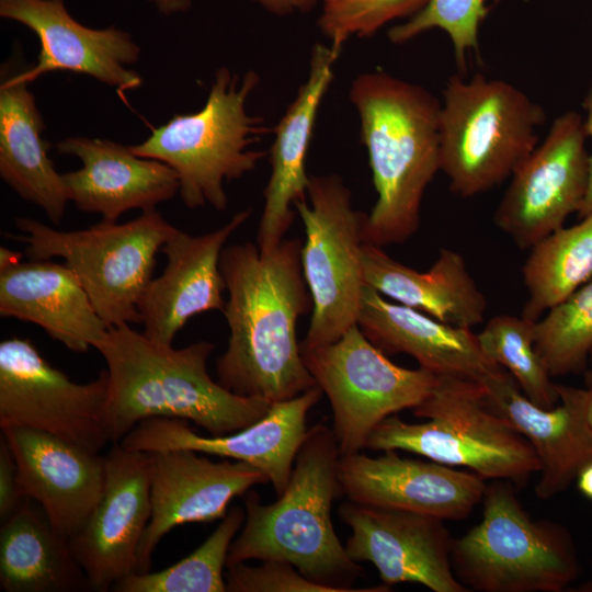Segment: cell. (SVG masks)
I'll list each match as a JSON object with an SVG mask.
<instances>
[{"instance_id": "obj_1", "label": "cell", "mask_w": 592, "mask_h": 592, "mask_svg": "<svg viewBox=\"0 0 592 592\" xmlns=\"http://www.w3.org/2000/svg\"><path fill=\"white\" fill-rule=\"evenodd\" d=\"M301 246L299 239H283L266 253L252 242L223 250L229 339L216 371L219 384L238 396L272 405L317 386L296 331L299 317L312 311Z\"/></svg>"}, {"instance_id": "obj_2", "label": "cell", "mask_w": 592, "mask_h": 592, "mask_svg": "<svg viewBox=\"0 0 592 592\" xmlns=\"http://www.w3.org/2000/svg\"><path fill=\"white\" fill-rule=\"evenodd\" d=\"M94 349L107 366L106 414L113 444L150 418L192 421L220 436L255 423L270 410L267 401L238 396L210 377V342L174 349L122 325L110 328Z\"/></svg>"}, {"instance_id": "obj_3", "label": "cell", "mask_w": 592, "mask_h": 592, "mask_svg": "<svg viewBox=\"0 0 592 592\" xmlns=\"http://www.w3.org/2000/svg\"><path fill=\"white\" fill-rule=\"evenodd\" d=\"M349 96L377 193L364 218V242L403 243L417 232L424 192L441 171V102L424 87L383 70L358 75Z\"/></svg>"}, {"instance_id": "obj_4", "label": "cell", "mask_w": 592, "mask_h": 592, "mask_svg": "<svg viewBox=\"0 0 592 592\" xmlns=\"http://www.w3.org/2000/svg\"><path fill=\"white\" fill-rule=\"evenodd\" d=\"M339 457L332 429L322 423L308 429L288 483L276 501L263 504L250 490L243 496L246 517L230 545L227 566L280 560L335 592L388 591L386 585L352 588L363 568L348 555L331 517L333 500L340 493Z\"/></svg>"}, {"instance_id": "obj_5", "label": "cell", "mask_w": 592, "mask_h": 592, "mask_svg": "<svg viewBox=\"0 0 592 592\" xmlns=\"http://www.w3.org/2000/svg\"><path fill=\"white\" fill-rule=\"evenodd\" d=\"M259 82L260 76L252 69L240 76L220 67L201 110L173 115L151 128L144 141L130 146L137 156L159 160L174 170L179 194L187 208L209 205L225 210L228 197L224 183L252 172L265 156L251 146L267 129L261 117L247 110Z\"/></svg>"}, {"instance_id": "obj_6", "label": "cell", "mask_w": 592, "mask_h": 592, "mask_svg": "<svg viewBox=\"0 0 592 592\" xmlns=\"http://www.w3.org/2000/svg\"><path fill=\"white\" fill-rule=\"evenodd\" d=\"M486 386L478 382L436 376L425 399L412 409L424 422L409 423L397 413L378 423L365 448L397 449L451 467H466L485 480L524 483L539 471L530 442L488 408Z\"/></svg>"}, {"instance_id": "obj_7", "label": "cell", "mask_w": 592, "mask_h": 592, "mask_svg": "<svg viewBox=\"0 0 592 592\" xmlns=\"http://www.w3.org/2000/svg\"><path fill=\"white\" fill-rule=\"evenodd\" d=\"M479 523L454 539L452 568L468 591L562 592L581 573L570 531L550 520H533L515 485L496 479L482 499Z\"/></svg>"}, {"instance_id": "obj_8", "label": "cell", "mask_w": 592, "mask_h": 592, "mask_svg": "<svg viewBox=\"0 0 592 592\" xmlns=\"http://www.w3.org/2000/svg\"><path fill=\"white\" fill-rule=\"evenodd\" d=\"M544 109L500 79L454 75L440 112V170L453 193L468 198L511 177L536 148Z\"/></svg>"}, {"instance_id": "obj_9", "label": "cell", "mask_w": 592, "mask_h": 592, "mask_svg": "<svg viewBox=\"0 0 592 592\" xmlns=\"http://www.w3.org/2000/svg\"><path fill=\"white\" fill-rule=\"evenodd\" d=\"M15 226L21 234L5 236L25 243L27 259H62L109 328L140 323L138 303L174 228L156 209L123 224L101 220L72 231L29 217H16Z\"/></svg>"}, {"instance_id": "obj_10", "label": "cell", "mask_w": 592, "mask_h": 592, "mask_svg": "<svg viewBox=\"0 0 592 592\" xmlns=\"http://www.w3.org/2000/svg\"><path fill=\"white\" fill-rule=\"evenodd\" d=\"M306 200L295 204L304 224V278L312 298L310 325L301 349L332 343L357 325L363 277L365 214L338 174L310 175Z\"/></svg>"}, {"instance_id": "obj_11", "label": "cell", "mask_w": 592, "mask_h": 592, "mask_svg": "<svg viewBox=\"0 0 592 592\" xmlns=\"http://www.w3.org/2000/svg\"><path fill=\"white\" fill-rule=\"evenodd\" d=\"M301 349V348H300ZM306 367L327 395L340 456L358 453L384 419L421 403L436 375L392 363L357 325L337 341L301 349Z\"/></svg>"}, {"instance_id": "obj_12", "label": "cell", "mask_w": 592, "mask_h": 592, "mask_svg": "<svg viewBox=\"0 0 592 592\" xmlns=\"http://www.w3.org/2000/svg\"><path fill=\"white\" fill-rule=\"evenodd\" d=\"M107 372L84 384L50 365L29 339L0 343V426L45 432L91 452L112 443Z\"/></svg>"}, {"instance_id": "obj_13", "label": "cell", "mask_w": 592, "mask_h": 592, "mask_svg": "<svg viewBox=\"0 0 592 592\" xmlns=\"http://www.w3.org/2000/svg\"><path fill=\"white\" fill-rule=\"evenodd\" d=\"M587 137L582 115L567 111L513 171L493 220L520 249H531L580 212L589 184Z\"/></svg>"}, {"instance_id": "obj_14", "label": "cell", "mask_w": 592, "mask_h": 592, "mask_svg": "<svg viewBox=\"0 0 592 592\" xmlns=\"http://www.w3.org/2000/svg\"><path fill=\"white\" fill-rule=\"evenodd\" d=\"M105 458L103 493L81 530L73 554L95 591L136 573L138 547L151 516L152 453L114 443Z\"/></svg>"}, {"instance_id": "obj_15", "label": "cell", "mask_w": 592, "mask_h": 592, "mask_svg": "<svg viewBox=\"0 0 592 592\" xmlns=\"http://www.w3.org/2000/svg\"><path fill=\"white\" fill-rule=\"evenodd\" d=\"M350 526L345 550L375 566L386 585L419 583L433 592H469L452 568L454 538L443 519L352 501L338 511Z\"/></svg>"}, {"instance_id": "obj_16", "label": "cell", "mask_w": 592, "mask_h": 592, "mask_svg": "<svg viewBox=\"0 0 592 592\" xmlns=\"http://www.w3.org/2000/svg\"><path fill=\"white\" fill-rule=\"evenodd\" d=\"M322 394L315 386L294 398L272 403L261 420L220 436H202L184 420L150 418L138 423L119 444L139 452L184 448L243 462L263 471L280 496L306 437L307 414Z\"/></svg>"}, {"instance_id": "obj_17", "label": "cell", "mask_w": 592, "mask_h": 592, "mask_svg": "<svg viewBox=\"0 0 592 592\" xmlns=\"http://www.w3.org/2000/svg\"><path fill=\"white\" fill-rule=\"evenodd\" d=\"M340 493L371 506L430 514L443 520H465L482 502L486 480L430 460L401 457L397 449L371 457L354 453L339 457Z\"/></svg>"}, {"instance_id": "obj_18", "label": "cell", "mask_w": 592, "mask_h": 592, "mask_svg": "<svg viewBox=\"0 0 592 592\" xmlns=\"http://www.w3.org/2000/svg\"><path fill=\"white\" fill-rule=\"evenodd\" d=\"M206 456L184 448L152 453L151 516L138 547L136 573L149 571L151 556L168 532L185 523L221 520L234 498L269 482L263 471L247 463Z\"/></svg>"}, {"instance_id": "obj_19", "label": "cell", "mask_w": 592, "mask_h": 592, "mask_svg": "<svg viewBox=\"0 0 592 592\" xmlns=\"http://www.w3.org/2000/svg\"><path fill=\"white\" fill-rule=\"evenodd\" d=\"M0 16L25 25L38 37L37 60L26 68L30 82L47 72L71 71L113 87L121 95L143 82L132 68L141 52L132 35L115 26L81 24L64 0H0Z\"/></svg>"}, {"instance_id": "obj_20", "label": "cell", "mask_w": 592, "mask_h": 592, "mask_svg": "<svg viewBox=\"0 0 592 592\" xmlns=\"http://www.w3.org/2000/svg\"><path fill=\"white\" fill-rule=\"evenodd\" d=\"M251 213L250 208L240 210L220 228L198 236L177 227L172 229L161 248L167 265L158 277L151 278L138 303L143 333L147 338L172 345L191 318L209 310H224L226 283L220 257L229 237Z\"/></svg>"}, {"instance_id": "obj_21", "label": "cell", "mask_w": 592, "mask_h": 592, "mask_svg": "<svg viewBox=\"0 0 592 592\" xmlns=\"http://www.w3.org/2000/svg\"><path fill=\"white\" fill-rule=\"evenodd\" d=\"M483 385L488 408L520 432L537 455L540 468L535 496L549 500L566 491L592 463L590 390L556 384L558 403L543 409L525 397L509 373Z\"/></svg>"}, {"instance_id": "obj_22", "label": "cell", "mask_w": 592, "mask_h": 592, "mask_svg": "<svg viewBox=\"0 0 592 592\" xmlns=\"http://www.w3.org/2000/svg\"><path fill=\"white\" fill-rule=\"evenodd\" d=\"M2 434L23 496L39 504L57 532L72 538L103 493L105 458L41 431L7 428Z\"/></svg>"}, {"instance_id": "obj_23", "label": "cell", "mask_w": 592, "mask_h": 592, "mask_svg": "<svg viewBox=\"0 0 592 592\" xmlns=\"http://www.w3.org/2000/svg\"><path fill=\"white\" fill-rule=\"evenodd\" d=\"M60 155L73 156L81 168L61 173L69 202L86 213L116 223L126 212L156 209L179 193V179L168 164L139 157L130 146L86 136L56 144Z\"/></svg>"}, {"instance_id": "obj_24", "label": "cell", "mask_w": 592, "mask_h": 592, "mask_svg": "<svg viewBox=\"0 0 592 592\" xmlns=\"http://www.w3.org/2000/svg\"><path fill=\"white\" fill-rule=\"evenodd\" d=\"M342 47L317 43L311 48L306 81L275 126L270 149L271 175L263 191L264 206L257 246L262 253L274 250L291 228L293 206L307 198L310 175L306 158L319 106L332 83L334 64Z\"/></svg>"}, {"instance_id": "obj_25", "label": "cell", "mask_w": 592, "mask_h": 592, "mask_svg": "<svg viewBox=\"0 0 592 592\" xmlns=\"http://www.w3.org/2000/svg\"><path fill=\"white\" fill-rule=\"evenodd\" d=\"M0 315L41 327L72 352H86L110 329L65 263L22 261L0 249Z\"/></svg>"}, {"instance_id": "obj_26", "label": "cell", "mask_w": 592, "mask_h": 592, "mask_svg": "<svg viewBox=\"0 0 592 592\" xmlns=\"http://www.w3.org/2000/svg\"><path fill=\"white\" fill-rule=\"evenodd\" d=\"M357 326L385 354H408L436 376L485 384L508 373L483 352L471 329L389 301L367 285L362 293Z\"/></svg>"}, {"instance_id": "obj_27", "label": "cell", "mask_w": 592, "mask_h": 592, "mask_svg": "<svg viewBox=\"0 0 592 592\" xmlns=\"http://www.w3.org/2000/svg\"><path fill=\"white\" fill-rule=\"evenodd\" d=\"M26 68L13 69L9 64L1 68L0 177L21 198L59 225L69 200L42 135L45 124L29 89Z\"/></svg>"}, {"instance_id": "obj_28", "label": "cell", "mask_w": 592, "mask_h": 592, "mask_svg": "<svg viewBox=\"0 0 592 592\" xmlns=\"http://www.w3.org/2000/svg\"><path fill=\"white\" fill-rule=\"evenodd\" d=\"M364 284L396 303L445 323L473 329L485 320L487 300L456 251L442 248L433 265L419 272L364 242Z\"/></svg>"}, {"instance_id": "obj_29", "label": "cell", "mask_w": 592, "mask_h": 592, "mask_svg": "<svg viewBox=\"0 0 592 592\" xmlns=\"http://www.w3.org/2000/svg\"><path fill=\"white\" fill-rule=\"evenodd\" d=\"M26 498L0 530V588L5 592H66L88 585L70 539Z\"/></svg>"}, {"instance_id": "obj_30", "label": "cell", "mask_w": 592, "mask_h": 592, "mask_svg": "<svg viewBox=\"0 0 592 592\" xmlns=\"http://www.w3.org/2000/svg\"><path fill=\"white\" fill-rule=\"evenodd\" d=\"M522 274L528 298L521 316L536 322L592 280V215L537 241Z\"/></svg>"}, {"instance_id": "obj_31", "label": "cell", "mask_w": 592, "mask_h": 592, "mask_svg": "<svg viewBox=\"0 0 592 592\" xmlns=\"http://www.w3.org/2000/svg\"><path fill=\"white\" fill-rule=\"evenodd\" d=\"M246 512L231 508L208 538L185 558L157 572L133 573L116 582V592H227L224 569Z\"/></svg>"}, {"instance_id": "obj_32", "label": "cell", "mask_w": 592, "mask_h": 592, "mask_svg": "<svg viewBox=\"0 0 592 592\" xmlns=\"http://www.w3.org/2000/svg\"><path fill=\"white\" fill-rule=\"evenodd\" d=\"M483 352L503 367L521 391L543 409L554 408L559 396L535 346V322L522 316L497 315L477 333Z\"/></svg>"}, {"instance_id": "obj_33", "label": "cell", "mask_w": 592, "mask_h": 592, "mask_svg": "<svg viewBox=\"0 0 592 592\" xmlns=\"http://www.w3.org/2000/svg\"><path fill=\"white\" fill-rule=\"evenodd\" d=\"M535 346L553 378L585 371L592 349V280L535 322Z\"/></svg>"}, {"instance_id": "obj_34", "label": "cell", "mask_w": 592, "mask_h": 592, "mask_svg": "<svg viewBox=\"0 0 592 592\" xmlns=\"http://www.w3.org/2000/svg\"><path fill=\"white\" fill-rule=\"evenodd\" d=\"M488 14L485 0H428L424 7L406 22L388 31L394 44H405L432 29L448 34L458 67L465 68L466 55L478 49L480 23Z\"/></svg>"}, {"instance_id": "obj_35", "label": "cell", "mask_w": 592, "mask_h": 592, "mask_svg": "<svg viewBox=\"0 0 592 592\" xmlns=\"http://www.w3.org/2000/svg\"><path fill=\"white\" fill-rule=\"evenodd\" d=\"M428 0H322L320 32L338 47L352 36L368 37L387 23L410 18Z\"/></svg>"}, {"instance_id": "obj_36", "label": "cell", "mask_w": 592, "mask_h": 592, "mask_svg": "<svg viewBox=\"0 0 592 592\" xmlns=\"http://www.w3.org/2000/svg\"><path fill=\"white\" fill-rule=\"evenodd\" d=\"M225 580L229 592H335L280 560H264L259 566L246 562L227 566Z\"/></svg>"}, {"instance_id": "obj_37", "label": "cell", "mask_w": 592, "mask_h": 592, "mask_svg": "<svg viewBox=\"0 0 592 592\" xmlns=\"http://www.w3.org/2000/svg\"><path fill=\"white\" fill-rule=\"evenodd\" d=\"M19 480L18 467L9 443L2 435L0 441V520L3 523L25 501Z\"/></svg>"}, {"instance_id": "obj_38", "label": "cell", "mask_w": 592, "mask_h": 592, "mask_svg": "<svg viewBox=\"0 0 592 592\" xmlns=\"http://www.w3.org/2000/svg\"><path fill=\"white\" fill-rule=\"evenodd\" d=\"M261 5L267 12L286 16L296 13H307L322 0H248Z\"/></svg>"}, {"instance_id": "obj_39", "label": "cell", "mask_w": 592, "mask_h": 592, "mask_svg": "<svg viewBox=\"0 0 592 592\" xmlns=\"http://www.w3.org/2000/svg\"><path fill=\"white\" fill-rule=\"evenodd\" d=\"M582 106L585 111V117L583 118L584 122V129L587 133V136L592 138V81L590 83V87L584 95ZM580 218H583L585 216L592 215V153H590L589 158V184H588V191L587 195L583 202V205L578 213Z\"/></svg>"}, {"instance_id": "obj_40", "label": "cell", "mask_w": 592, "mask_h": 592, "mask_svg": "<svg viewBox=\"0 0 592 592\" xmlns=\"http://www.w3.org/2000/svg\"><path fill=\"white\" fill-rule=\"evenodd\" d=\"M151 3L157 11L162 15H173L186 12L191 5L192 0H147Z\"/></svg>"}, {"instance_id": "obj_41", "label": "cell", "mask_w": 592, "mask_h": 592, "mask_svg": "<svg viewBox=\"0 0 592 592\" xmlns=\"http://www.w3.org/2000/svg\"><path fill=\"white\" fill-rule=\"evenodd\" d=\"M578 488L582 494L592 500V463L588 464L578 475Z\"/></svg>"}, {"instance_id": "obj_42", "label": "cell", "mask_w": 592, "mask_h": 592, "mask_svg": "<svg viewBox=\"0 0 592 592\" xmlns=\"http://www.w3.org/2000/svg\"><path fill=\"white\" fill-rule=\"evenodd\" d=\"M584 385L587 388L592 389V349L589 354V361L584 371Z\"/></svg>"}, {"instance_id": "obj_43", "label": "cell", "mask_w": 592, "mask_h": 592, "mask_svg": "<svg viewBox=\"0 0 592 592\" xmlns=\"http://www.w3.org/2000/svg\"><path fill=\"white\" fill-rule=\"evenodd\" d=\"M589 389V388H588ZM590 390V400H589V418L592 424V389Z\"/></svg>"}, {"instance_id": "obj_44", "label": "cell", "mask_w": 592, "mask_h": 592, "mask_svg": "<svg viewBox=\"0 0 592 592\" xmlns=\"http://www.w3.org/2000/svg\"><path fill=\"white\" fill-rule=\"evenodd\" d=\"M591 569H592V558H591Z\"/></svg>"}]
</instances>
